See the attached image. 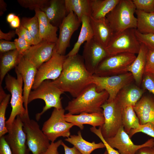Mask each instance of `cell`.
Segmentation results:
<instances>
[{
	"instance_id": "obj_1",
	"label": "cell",
	"mask_w": 154,
	"mask_h": 154,
	"mask_svg": "<svg viewBox=\"0 0 154 154\" xmlns=\"http://www.w3.org/2000/svg\"><path fill=\"white\" fill-rule=\"evenodd\" d=\"M52 82L64 92L75 98L93 83V75L86 69L82 56L78 54L67 56L60 76Z\"/></svg>"
},
{
	"instance_id": "obj_2",
	"label": "cell",
	"mask_w": 154,
	"mask_h": 154,
	"mask_svg": "<svg viewBox=\"0 0 154 154\" xmlns=\"http://www.w3.org/2000/svg\"><path fill=\"white\" fill-rule=\"evenodd\" d=\"M109 94L106 91H97L96 85L92 84L77 97L69 102L65 110L67 114H78L82 113L103 112L102 106L108 100Z\"/></svg>"
},
{
	"instance_id": "obj_3",
	"label": "cell",
	"mask_w": 154,
	"mask_h": 154,
	"mask_svg": "<svg viewBox=\"0 0 154 154\" xmlns=\"http://www.w3.org/2000/svg\"><path fill=\"white\" fill-rule=\"evenodd\" d=\"M136 10L132 0H120L106 17L114 34L129 29H136L137 20L134 16Z\"/></svg>"
},
{
	"instance_id": "obj_4",
	"label": "cell",
	"mask_w": 154,
	"mask_h": 154,
	"mask_svg": "<svg viewBox=\"0 0 154 154\" xmlns=\"http://www.w3.org/2000/svg\"><path fill=\"white\" fill-rule=\"evenodd\" d=\"M17 78L7 74L5 78V87L11 94L10 102L12 110L8 119L6 121V126L11 125L17 116H19L22 119L29 116L26 114L23 106V80L21 74L15 69Z\"/></svg>"
},
{
	"instance_id": "obj_5",
	"label": "cell",
	"mask_w": 154,
	"mask_h": 154,
	"mask_svg": "<svg viewBox=\"0 0 154 154\" xmlns=\"http://www.w3.org/2000/svg\"><path fill=\"white\" fill-rule=\"evenodd\" d=\"M64 93L50 80L44 81L36 89L31 91L28 99V104L37 99H42L45 103L42 111L36 115L37 121L40 119L44 113L51 108L58 109L63 108L60 96Z\"/></svg>"
},
{
	"instance_id": "obj_6",
	"label": "cell",
	"mask_w": 154,
	"mask_h": 154,
	"mask_svg": "<svg viewBox=\"0 0 154 154\" xmlns=\"http://www.w3.org/2000/svg\"><path fill=\"white\" fill-rule=\"evenodd\" d=\"M136 57L135 54L128 52L108 56L100 63L94 75L105 77L119 75L128 72V67Z\"/></svg>"
},
{
	"instance_id": "obj_7",
	"label": "cell",
	"mask_w": 154,
	"mask_h": 154,
	"mask_svg": "<svg viewBox=\"0 0 154 154\" xmlns=\"http://www.w3.org/2000/svg\"><path fill=\"white\" fill-rule=\"evenodd\" d=\"M135 29H129L114 35L105 48L108 56L123 52L138 53L141 43L137 38Z\"/></svg>"
},
{
	"instance_id": "obj_8",
	"label": "cell",
	"mask_w": 154,
	"mask_h": 154,
	"mask_svg": "<svg viewBox=\"0 0 154 154\" xmlns=\"http://www.w3.org/2000/svg\"><path fill=\"white\" fill-rule=\"evenodd\" d=\"M65 110L54 108L50 117L44 123L42 130L51 142L58 137H69L70 129L74 126L65 119Z\"/></svg>"
},
{
	"instance_id": "obj_9",
	"label": "cell",
	"mask_w": 154,
	"mask_h": 154,
	"mask_svg": "<svg viewBox=\"0 0 154 154\" xmlns=\"http://www.w3.org/2000/svg\"><path fill=\"white\" fill-rule=\"evenodd\" d=\"M23 129L26 135L27 144L33 154H40L46 151L50 143L40 128L37 122L27 116L21 119Z\"/></svg>"
},
{
	"instance_id": "obj_10",
	"label": "cell",
	"mask_w": 154,
	"mask_h": 154,
	"mask_svg": "<svg viewBox=\"0 0 154 154\" xmlns=\"http://www.w3.org/2000/svg\"><path fill=\"white\" fill-rule=\"evenodd\" d=\"M133 81L132 75L129 72L105 77L93 75V83L96 85L97 91H106L109 96L107 101L109 102L114 100L119 91L132 84Z\"/></svg>"
},
{
	"instance_id": "obj_11",
	"label": "cell",
	"mask_w": 154,
	"mask_h": 154,
	"mask_svg": "<svg viewBox=\"0 0 154 154\" xmlns=\"http://www.w3.org/2000/svg\"><path fill=\"white\" fill-rule=\"evenodd\" d=\"M104 118V122L101 127V132L104 139L114 136L123 126L122 114L123 109L114 100L106 101L101 106Z\"/></svg>"
},
{
	"instance_id": "obj_12",
	"label": "cell",
	"mask_w": 154,
	"mask_h": 154,
	"mask_svg": "<svg viewBox=\"0 0 154 154\" xmlns=\"http://www.w3.org/2000/svg\"><path fill=\"white\" fill-rule=\"evenodd\" d=\"M66 55L58 53L54 48L51 58L37 69L32 89H36L44 81L55 80L60 76Z\"/></svg>"
},
{
	"instance_id": "obj_13",
	"label": "cell",
	"mask_w": 154,
	"mask_h": 154,
	"mask_svg": "<svg viewBox=\"0 0 154 154\" xmlns=\"http://www.w3.org/2000/svg\"><path fill=\"white\" fill-rule=\"evenodd\" d=\"M7 134L4 135L13 154H30L27 144L26 135L23 129V123L18 116L12 124L6 126Z\"/></svg>"
},
{
	"instance_id": "obj_14",
	"label": "cell",
	"mask_w": 154,
	"mask_h": 154,
	"mask_svg": "<svg viewBox=\"0 0 154 154\" xmlns=\"http://www.w3.org/2000/svg\"><path fill=\"white\" fill-rule=\"evenodd\" d=\"M81 23L72 11H70L62 21L59 27V34L54 48L61 55H65L67 48L70 46L71 37Z\"/></svg>"
},
{
	"instance_id": "obj_15",
	"label": "cell",
	"mask_w": 154,
	"mask_h": 154,
	"mask_svg": "<svg viewBox=\"0 0 154 154\" xmlns=\"http://www.w3.org/2000/svg\"><path fill=\"white\" fill-rule=\"evenodd\" d=\"M130 138L122 126L114 136L105 139L108 145L117 149L121 154H135L137 150L142 147L154 145V139L152 138L139 145L135 144Z\"/></svg>"
},
{
	"instance_id": "obj_16",
	"label": "cell",
	"mask_w": 154,
	"mask_h": 154,
	"mask_svg": "<svg viewBox=\"0 0 154 154\" xmlns=\"http://www.w3.org/2000/svg\"><path fill=\"white\" fill-rule=\"evenodd\" d=\"M82 56L86 69L92 75L100 63L108 56L105 48L94 38L85 43Z\"/></svg>"
},
{
	"instance_id": "obj_17",
	"label": "cell",
	"mask_w": 154,
	"mask_h": 154,
	"mask_svg": "<svg viewBox=\"0 0 154 154\" xmlns=\"http://www.w3.org/2000/svg\"><path fill=\"white\" fill-rule=\"evenodd\" d=\"M15 69L21 74L24 82L23 93L24 105L26 114L29 115L28 99L34 82L37 68L23 56Z\"/></svg>"
},
{
	"instance_id": "obj_18",
	"label": "cell",
	"mask_w": 154,
	"mask_h": 154,
	"mask_svg": "<svg viewBox=\"0 0 154 154\" xmlns=\"http://www.w3.org/2000/svg\"><path fill=\"white\" fill-rule=\"evenodd\" d=\"M56 44L55 43L42 40L37 44L32 45L23 56L38 69L51 58Z\"/></svg>"
},
{
	"instance_id": "obj_19",
	"label": "cell",
	"mask_w": 154,
	"mask_h": 154,
	"mask_svg": "<svg viewBox=\"0 0 154 154\" xmlns=\"http://www.w3.org/2000/svg\"><path fill=\"white\" fill-rule=\"evenodd\" d=\"M90 19L94 33V38L105 48L114 35L109 23L106 17L96 19L90 16Z\"/></svg>"
},
{
	"instance_id": "obj_20",
	"label": "cell",
	"mask_w": 154,
	"mask_h": 154,
	"mask_svg": "<svg viewBox=\"0 0 154 154\" xmlns=\"http://www.w3.org/2000/svg\"><path fill=\"white\" fill-rule=\"evenodd\" d=\"M132 84L121 89L114 99L117 104L123 109L128 106H134L145 92L143 88Z\"/></svg>"
},
{
	"instance_id": "obj_21",
	"label": "cell",
	"mask_w": 154,
	"mask_h": 154,
	"mask_svg": "<svg viewBox=\"0 0 154 154\" xmlns=\"http://www.w3.org/2000/svg\"><path fill=\"white\" fill-rule=\"evenodd\" d=\"M65 119L68 122L72 123L81 130L84 128V124H88L93 127H102L104 122L103 112L82 113L78 114H66Z\"/></svg>"
},
{
	"instance_id": "obj_22",
	"label": "cell",
	"mask_w": 154,
	"mask_h": 154,
	"mask_svg": "<svg viewBox=\"0 0 154 154\" xmlns=\"http://www.w3.org/2000/svg\"><path fill=\"white\" fill-rule=\"evenodd\" d=\"M41 10L45 13L50 23L58 28L68 15L65 0H49Z\"/></svg>"
},
{
	"instance_id": "obj_23",
	"label": "cell",
	"mask_w": 154,
	"mask_h": 154,
	"mask_svg": "<svg viewBox=\"0 0 154 154\" xmlns=\"http://www.w3.org/2000/svg\"><path fill=\"white\" fill-rule=\"evenodd\" d=\"M133 108L141 125L148 123L154 125V98L143 96Z\"/></svg>"
},
{
	"instance_id": "obj_24",
	"label": "cell",
	"mask_w": 154,
	"mask_h": 154,
	"mask_svg": "<svg viewBox=\"0 0 154 154\" xmlns=\"http://www.w3.org/2000/svg\"><path fill=\"white\" fill-rule=\"evenodd\" d=\"M38 19L39 34L42 40L56 43L58 39L57 32L58 28L52 25L45 13L39 9L34 10Z\"/></svg>"
},
{
	"instance_id": "obj_25",
	"label": "cell",
	"mask_w": 154,
	"mask_h": 154,
	"mask_svg": "<svg viewBox=\"0 0 154 154\" xmlns=\"http://www.w3.org/2000/svg\"><path fill=\"white\" fill-rule=\"evenodd\" d=\"M148 50L144 44L141 43L140 50L137 55L127 69L128 72L132 74L134 81L138 86L141 84L144 73Z\"/></svg>"
},
{
	"instance_id": "obj_26",
	"label": "cell",
	"mask_w": 154,
	"mask_h": 154,
	"mask_svg": "<svg viewBox=\"0 0 154 154\" xmlns=\"http://www.w3.org/2000/svg\"><path fill=\"white\" fill-rule=\"evenodd\" d=\"M77 135H72L65 140L72 145L80 152L81 154H90L94 150L105 148L102 142L96 143L94 141L90 142L84 140L82 137L80 131Z\"/></svg>"
},
{
	"instance_id": "obj_27",
	"label": "cell",
	"mask_w": 154,
	"mask_h": 154,
	"mask_svg": "<svg viewBox=\"0 0 154 154\" xmlns=\"http://www.w3.org/2000/svg\"><path fill=\"white\" fill-rule=\"evenodd\" d=\"M81 23L82 27L78 39L73 48L66 55L67 56L78 54L82 44L94 38V33L90 24V17L85 15L83 16L81 19Z\"/></svg>"
},
{
	"instance_id": "obj_28",
	"label": "cell",
	"mask_w": 154,
	"mask_h": 154,
	"mask_svg": "<svg viewBox=\"0 0 154 154\" xmlns=\"http://www.w3.org/2000/svg\"><path fill=\"white\" fill-rule=\"evenodd\" d=\"M1 54L0 85L6 74L12 68L17 66L23 57L19 55L16 49Z\"/></svg>"
},
{
	"instance_id": "obj_29",
	"label": "cell",
	"mask_w": 154,
	"mask_h": 154,
	"mask_svg": "<svg viewBox=\"0 0 154 154\" xmlns=\"http://www.w3.org/2000/svg\"><path fill=\"white\" fill-rule=\"evenodd\" d=\"M120 0H90L91 16L98 19L104 18Z\"/></svg>"
},
{
	"instance_id": "obj_30",
	"label": "cell",
	"mask_w": 154,
	"mask_h": 154,
	"mask_svg": "<svg viewBox=\"0 0 154 154\" xmlns=\"http://www.w3.org/2000/svg\"><path fill=\"white\" fill-rule=\"evenodd\" d=\"M137 25L136 29L142 34H154V12L147 13L136 10Z\"/></svg>"
},
{
	"instance_id": "obj_31",
	"label": "cell",
	"mask_w": 154,
	"mask_h": 154,
	"mask_svg": "<svg viewBox=\"0 0 154 154\" xmlns=\"http://www.w3.org/2000/svg\"><path fill=\"white\" fill-rule=\"evenodd\" d=\"M67 14L71 11L76 15L81 22L83 16H91L90 0H65Z\"/></svg>"
},
{
	"instance_id": "obj_32",
	"label": "cell",
	"mask_w": 154,
	"mask_h": 154,
	"mask_svg": "<svg viewBox=\"0 0 154 154\" xmlns=\"http://www.w3.org/2000/svg\"><path fill=\"white\" fill-rule=\"evenodd\" d=\"M122 125L124 131L128 134L131 130L138 128L140 124L133 107L128 106L123 109Z\"/></svg>"
},
{
	"instance_id": "obj_33",
	"label": "cell",
	"mask_w": 154,
	"mask_h": 154,
	"mask_svg": "<svg viewBox=\"0 0 154 154\" xmlns=\"http://www.w3.org/2000/svg\"><path fill=\"white\" fill-rule=\"evenodd\" d=\"M21 24L29 32L34 45L38 44L42 40L40 35L38 20L36 15H35L32 17H23Z\"/></svg>"
},
{
	"instance_id": "obj_34",
	"label": "cell",
	"mask_w": 154,
	"mask_h": 154,
	"mask_svg": "<svg viewBox=\"0 0 154 154\" xmlns=\"http://www.w3.org/2000/svg\"><path fill=\"white\" fill-rule=\"evenodd\" d=\"M10 96V94H7L2 100L0 102V137L8 132L6 127L5 115Z\"/></svg>"
},
{
	"instance_id": "obj_35",
	"label": "cell",
	"mask_w": 154,
	"mask_h": 154,
	"mask_svg": "<svg viewBox=\"0 0 154 154\" xmlns=\"http://www.w3.org/2000/svg\"><path fill=\"white\" fill-rule=\"evenodd\" d=\"M136 37L138 40L144 44L148 50L154 51V34H142L135 29Z\"/></svg>"
},
{
	"instance_id": "obj_36",
	"label": "cell",
	"mask_w": 154,
	"mask_h": 154,
	"mask_svg": "<svg viewBox=\"0 0 154 154\" xmlns=\"http://www.w3.org/2000/svg\"><path fill=\"white\" fill-rule=\"evenodd\" d=\"M49 0H18L17 2L22 7L30 10L39 9L41 10L47 5Z\"/></svg>"
},
{
	"instance_id": "obj_37",
	"label": "cell",
	"mask_w": 154,
	"mask_h": 154,
	"mask_svg": "<svg viewBox=\"0 0 154 154\" xmlns=\"http://www.w3.org/2000/svg\"><path fill=\"white\" fill-rule=\"evenodd\" d=\"M139 132L145 133L154 139V125L150 123L140 124L138 128L131 130L128 134L131 138L135 134Z\"/></svg>"
},
{
	"instance_id": "obj_38",
	"label": "cell",
	"mask_w": 154,
	"mask_h": 154,
	"mask_svg": "<svg viewBox=\"0 0 154 154\" xmlns=\"http://www.w3.org/2000/svg\"><path fill=\"white\" fill-rule=\"evenodd\" d=\"M137 10L147 13L154 12V0H133Z\"/></svg>"
},
{
	"instance_id": "obj_39",
	"label": "cell",
	"mask_w": 154,
	"mask_h": 154,
	"mask_svg": "<svg viewBox=\"0 0 154 154\" xmlns=\"http://www.w3.org/2000/svg\"><path fill=\"white\" fill-rule=\"evenodd\" d=\"M141 84L144 90H147L154 96V74L145 73Z\"/></svg>"
},
{
	"instance_id": "obj_40",
	"label": "cell",
	"mask_w": 154,
	"mask_h": 154,
	"mask_svg": "<svg viewBox=\"0 0 154 154\" xmlns=\"http://www.w3.org/2000/svg\"><path fill=\"white\" fill-rule=\"evenodd\" d=\"M14 42L16 50L22 57L32 46L28 42L19 37L15 39Z\"/></svg>"
},
{
	"instance_id": "obj_41",
	"label": "cell",
	"mask_w": 154,
	"mask_h": 154,
	"mask_svg": "<svg viewBox=\"0 0 154 154\" xmlns=\"http://www.w3.org/2000/svg\"><path fill=\"white\" fill-rule=\"evenodd\" d=\"M90 131L96 135L104 144L108 154H121L118 151H116L114 148L111 147L106 142L101 133L100 127L98 129H97L96 127H92L90 128Z\"/></svg>"
},
{
	"instance_id": "obj_42",
	"label": "cell",
	"mask_w": 154,
	"mask_h": 154,
	"mask_svg": "<svg viewBox=\"0 0 154 154\" xmlns=\"http://www.w3.org/2000/svg\"><path fill=\"white\" fill-rule=\"evenodd\" d=\"M145 73L154 74V51L148 50Z\"/></svg>"
},
{
	"instance_id": "obj_43",
	"label": "cell",
	"mask_w": 154,
	"mask_h": 154,
	"mask_svg": "<svg viewBox=\"0 0 154 154\" xmlns=\"http://www.w3.org/2000/svg\"><path fill=\"white\" fill-rule=\"evenodd\" d=\"M16 35L29 42L31 45H34L33 40L31 35L25 28L21 24L20 26L15 30Z\"/></svg>"
},
{
	"instance_id": "obj_44",
	"label": "cell",
	"mask_w": 154,
	"mask_h": 154,
	"mask_svg": "<svg viewBox=\"0 0 154 154\" xmlns=\"http://www.w3.org/2000/svg\"><path fill=\"white\" fill-rule=\"evenodd\" d=\"M15 49H16L14 42L0 39V52L1 54Z\"/></svg>"
},
{
	"instance_id": "obj_45",
	"label": "cell",
	"mask_w": 154,
	"mask_h": 154,
	"mask_svg": "<svg viewBox=\"0 0 154 154\" xmlns=\"http://www.w3.org/2000/svg\"><path fill=\"white\" fill-rule=\"evenodd\" d=\"M62 141L60 139L55 142H51L47 149L40 154H59L58 148Z\"/></svg>"
},
{
	"instance_id": "obj_46",
	"label": "cell",
	"mask_w": 154,
	"mask_h": 154,
	"mask_svg": "<svg viewBox=\"0 0 154 154\" xmlns=\"http://www.w3.org/2000/svg\"><path fill=\"white\" fill-rule=\"evenodd\" d=\"M0 154H13L11 149L4 136L0 137Z\"/></svg>"
},
{
	"instance_id": "obj_47",
	"label": "cell",
	"mask_w": 154,
	"mask_h": 154,
	"mask_svg": "<svg viewBox=\"0 0 154 154\" xmlns=\"http://www.w3.org/2000/svg\"><path fill=\"white\" fill-rule=\"evenodd\" d=\"M16 35L15 31H10L8 33H3L0 29V39L9 41L12 38H14Z\"/></svg>"
},
{
	"instance_id": "obj_48",
	"label": "cell",
	"mask_w": 154,
	"mask_h": 154,
	"mask_svg": "<svg viewBox=\"0 0 154 154\" xmlns=\"http://www.w3.org/2000/svg\"><path fill=\"white\" fill-rule=\"evenodd\" d=\"M61 145L63 147L64 154H81L80 152L75 147H70L62 141Z\"/></svg>"
},
{
	"instance_id": "obj_49",
	"label": "cell",
	"mask_w": 154,
	"mask_h": 154,
	"mask_svg": "<svg viewBox=\"0 0 154 154\" xmlns=\"http://www.w3.org/2000/svg\"><path fill=\"white\" fill-rule=\"evenodd\" d=\"M135 154H154V145L142 147L138 150Z\"/></svg>"
},
{
	"instance_id": "obj_50",
	"label": "cell",
	"mask_w": 154,
	"mask_h": 154,
	"mask_svg": "<svg viewBox=\"0 0 154 154\" xmlns=\"http://www.w3.org/2000/svg\"><path fill=\"white\" fill-rule=\"evenodd\" d=\"M10 23L11 27L13 28H18L21 25V22L19 17L16 16L14 19Z\"/></svg>"
},
{
	"instance_id": "obj_51",
	"label": "cell",
	"mask_w": 154,
	"mask_h": 154,
	"mask_svg": "<svg viewBox=\"0 0 154 154\" xmlns=\"http://www.w3.org/2000/svg\"><path fill=\"white\" fill-rule=\"evenodd\" d=\"M7 5L3 0H0V16H2L7 10Z\"/></svg>"
},
{
	"instance_id": "obj_52",
	"label": "cell",
	"mask_w": 154,
	"mask_h": 154,
	"mask_svg": "<svg viewBox=\"0 0 154 154\" xmlns=\"http://www.w3.org/2000/svg\"><path fill=\"white\" fill-rule=\"evenodd\" d=\"M16 16L14 13H9L7 16V21L8 23H10L14 19Z\"/></svg>"
},
{
	"instance_id": "obj_53",
	"label": "cell",
	"mask_w": 154,
	"mask_h": 154,
	"mask_svg": "<svg viewBox=\"0 0 154 154\" xmlns=\"http://www.w3.org/2000/svg\"><path fill=\"white\" fill-rule=\"evenodd\" d=\"M0 102H1L5 97L7 94L4 92L1 86L0 85Z\"/></svg>"
},
{
	"instance_id": "obj_54",
	"label": "cell",
	"mask_w": 154,
	"mask_h": 154,
	"mask_svg": "<svg viewBox=\"0 0 154 154\" xmlns=\"http://www.w3.org/2000/svg\"><path fill=\"white\" fill-rule=\"evenodd\" d=\"M103 154H108L107 151L106 150Z\"/></svg>"
}]
</instances>
